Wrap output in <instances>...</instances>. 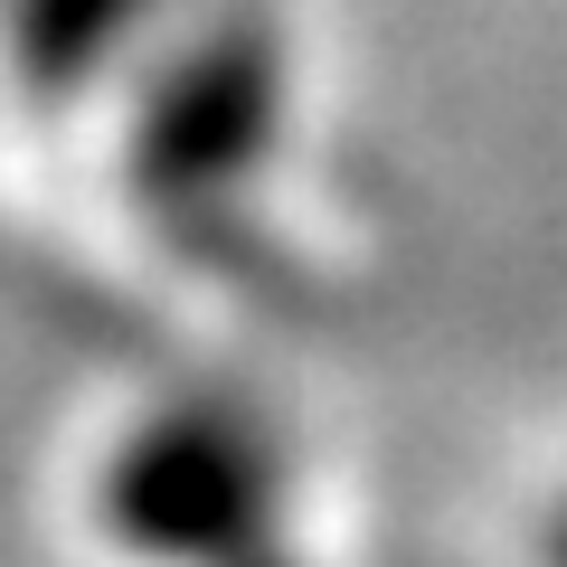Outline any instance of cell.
I'll return each instance as SVG.
<instances>
[{"mask_svg":"<svg viewBox=\"0 0 567 567\" xmlns=\"http://www.w3.org/2000/svg\"><path fill=\"white\" fill-rule=\"evenodd\" d=\"M558 567H567V529H558Z\"/></svg>","mask_w":567,"mask_h":567,"instance_id":"1","label":"cell"}]
</instances>
